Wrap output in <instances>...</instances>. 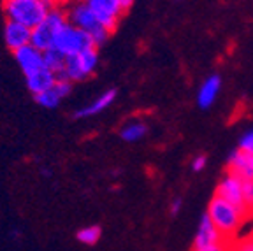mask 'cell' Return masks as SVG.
I'll return each instance as SVG.
<instances>
[{"label":"cell","instance_id":"cell-26","mask_svg":"<svg viewBox=\"0 0 253 251\" xmlns=\"http://www.w3.org/2000/svg\"><path fill=\"white\" fill-rule=\"evenodd\" d=\"M120 2H122L123 9H125V12H126V11H128V9L132 7V5H134V2H135V0H120Z\"/></svg>","mask_w":253,"mask_h":251},{"label":"cell","instance_id":"cell-21","mask_svg":"<svg viewBox=\"0 0 253 251\" xmlns=\"http://www.w3.org/2000/svg\"><path fill=\"white\" fill-rule=\"evenodd\" d=\"M245 208L248 216L253 212V179L245 181Z\"/></svg>","mask_w":253,"mask_h":251},{"label":"cell","instance_id":"cell-10","mask_svg":"<svg viewBox=\"0 0 253 251\" xmlns=\"http://www.w3.org/2000/svg\"><path fill=\"white\" fill-rule=\"evenodd\" d=\"M14 58L25 76H30L46 67L44 65V51H41L34 44H28V46H23L18 51H14Z\"/></svg>","mask_w":253,"mask_h":251},{"label":"cell","instance_id":"cell-23","mask_svg":"<svg viewBox=\"0 0 253 251\" xmlns=\"http://www.w3.org/2000/svg\"><path fill=\"white\" fill-rule=\"evenodd\" d=\"M181 206H183V200L179 199V197H176V199L170 200V204H169L170 216H178V212L181 211Z\"/></svg>","mask_w":253,"mask_h":251},{"label":"cell","instance_id":"cell-4","mask_svg":"<svg viewBox=\"0 0 253 251\" xmlns=\"http://www.w3.org/2000/svg\"><path fill=\"white\" fill-rule=\"evenodd\" d=\"M53 47H55L56 51L62 53L63 56H74L86 51L90 47H97V46H95L93 39L88 36L86 32H83L81 28L74 27V25L67 21L55 36Z\"/></svg>","mask_w":253,"mask_h":251},{"label":"cell","instance_id":"cell-17","mask_svg":"<svg viewBox=\"0 0 253 251\" xmlns=\"http://www.w3.org/2000/svg\"><path fill=\"white\" fill-rule=\"evenodd\" d=\"M146 132H148V126L142 122H132L123 126L120 135H122V139L125 142H137L146 135Z\"/></svg>","mask_w":253,"mask_h":251},{"label":"cell","instance_id":"cell-18","mask_svg":"<svg viewBox=\"0 0 253 251\" xmlns=\"http://www.w3.org/2000/svg\"><path fill=\"white\" fill-rule=\"evenodd\" d=\"M65 58H67V56H63L60 51H56L55 47H49V49L44 51V65H46V69L55 72L56 76L63 71V67H65Z\"/></svg>","mask_w":253,"mask_h":251},{"label":"cell","instance_id":"cell-2","mask_svg":"<svg viewBox=\"0 0 253 251\" xmlns=\"http://www.w3.org/2000/svg\"><path fill=\"white\" fill-rule=\"evenodd\" d=\"M206 212L210 214V218L216 225L223 239H230V237L236 236L237 230L241 228L243 221L248 218V214L243 209L236 208L234 204H230V202H227V200H223L218 195L211 197Z\"/></svg>","mask_w":253,"mask_h":251},{"label":"cell","instance_id":"cell-13","mask_svg":"<svg viewBox=\"0 0 253 251\" xmlns=\"http://www.w3.org/2000/svg\"><path fill=\"white\" fill-rule=\"evenodd\" d=\"M72 91V83L67 81V79H58L56 84L51 88V90L44 91L41 95H36V102L39 104L41 107H46V109H55V107L60 106L63 98L69 97Z\"/></svg>","mask_w":253,"mask_h":251},{"label":"cell","instance_id":"cell-14","mask_svg":"<svg viewBox=\"0 0 253 251\" xmlns=\"http://www.w3.org/2000/svg\"><path fill=\"white\" fill-rule=\"evenodd\" d=\"M25 78H27L28 91H30L34 97L44 93V91H47V90H51L56 84V81H58V76L53 71H49V69H46V67L30 76H25Z\"/></svg>","mask_w":253,"mask_h":251},{"label":"cell","instance_id":"cell-22","mask_svg":"<svg viewBox=\"0 0 253 251\" xmlns=\"http://www.w3.org/2000/svg\"><path fill=\"white\" fill-rule=\"evenodd\" d=\"M206 164H208L206 155H197V157L192 160V170H194V172H202V170L206 169Z\"/></svg>","mask_w":253,"mask_h":251},{"label":"cell","instance_id":"cell-1","mask_svg":"<svg viewBox=\"0 0 253 251\" xmlns=\"http://www.w3.org/2000/svg\"><path fill=\"white\" fill-rule=\"evenodd\" d=\"M65 4H67L65 5V14H67L69 23L86 32L88 36L93 39L97 47L107 42V39L111 37V32L100 23L99 18L91 12V9L84 4L83 0H69Z\"/></svg>","mask_w":253,"mask_h":251},{"label":"cell","instance_id":"cell-11","mask_svg":"<svg viewBox=\"0 0 253 251\" xmlns=\"http://www.w3.org/2000/svg\"><path fill=\"white\" fill-rule=\"evenodd\" d=\"M4 41L5 46L14 53L20 47L28 46L32 42V30L28 27H25V25L7 20L4 27Z\"/></svg>","mask_w":253,"mask_h":251},{"label":"cell","instance_id":"cell-5","mask_svg":"<svg viewBox=\"0 0 253 251\" xmlns=\"http://www.w3.org/2000/svg\"><path fill=\"white\" fill-rule=\"evenodd\" d=\"M99 65L97 47H90L86 51L65 58V67L58 74V79H67L71 83H81L88 79Z\"/></svg>","mask_w":253,"mask_h":251},{"label":"cell","instance_id":"cell-20","mask_svg":"<svg viewBox=\"0 0 253 251\" xmlns=\"http://www.w3.org/2000/svg\"><path fill=\"white\" fill-rule=\"evenodd\" d=\"M237 148L241 149V151H245V153L253 155V128L248 130V132H246L245 135L239 139V144H237Z\"/></svg>","mask_w":253,"mask_h":251},{"label":"cell","instance_id":"cell-25","mask_svg":"<svg viewBox=\"0 0 253 251\" xmlns=\"http://www.w3.org/2000/svg\"><path fill=\"white\" fill-rule=\"evenodd\" d=\"M201 251H230V250H229V246H227V244L220 243V244H216V246L206 248V250H201Z\"/></svg>","mask_w":253,"mask_h":251},{"label":"cell","instance_id":"cell-9","mask_svg":"<svg viewBox=\"0 0 253 251\" xmlns=\"http://www.w3.org/2000/svg\"><path fill=\"white\" fill-rule=\"evenodd\" d=\"M223 243V236L220 234V230L216 228V225L213 223V220L210 218L208 212H204L199 221V228L195 232V239L192 251H201L206 248L216 246V244Z\"/></svg>","mask_w":253,"mask_h":251},{"label":"cell","instance_id":"cell-16","mask_svg":"<svg viewBox=\"0 0 253 251\" xmlns=\"http://www.w3.org/2000/svg\"><path fill=\"white\" fill-rule=\"evenodd\" d=\"M116 95H118V91H116L115 88L104 91L102 95H99V97L95 98L93 102H90L88 106H84V107H81V109L76 111L74 118L81 120V118H91V116H97V114L102 113V111H106L111 104L115 102Z\"/></svg>","mask_w":253,"mask_h":251},{"label":"cell","instance_id":"cell-24","mask_svg":"<svg viewBox=\"0 0 253 251\" xmlns=\"http://www.w3.org/2000/svg\"><path fill=\"white\" fill-rule=\"evenodd\" d=\"M234 251H253V237H248V239L241 241L234 248Z\"/></svg>","mask_w":253,"mask_h":251},{"label":"cell","instance_id":"cell-3","mask_svg":"<svg viewBox=\"0 0 253 251\" xmlns=\"http://www.w3.org/2000/svg\"><path fill=\"white\" fill-rule=\"evenodd\" d=\"M51 5L44 0H4V14L9 21H16L30 30L41 25L47 12L51 11Z\"/></svg>","mask_w":253,"mask_h":251},{"label":"cell","instance_id":"cell-27","mask_svg":"<svg viewBox=\"0 0 253 251\" xmlns=\"http://www.w3.org/2000/svg\"><path fill=\"white\" fill-rule=\"evenodd\" d=\"M44 2H46V4H49L51 7H56V4H58L56 0H44Z\"/></svg>","mask_w":253,"mask_h":251},{"label":"cell","instance_id":"cell-12","mask_svg":"<svg viewBox=\"0 0 253 251\" xmlns=\"http://www.w3.org/2000/svg\"><path fill=\"white\" fill-rule=\"evenodd\" d=\"M227 170L241 177L243 181L253 179V155H248L241 149H232L227 157Z\"/></svg>","mask_w":253,"mask_h":251},{"label":"cell","instance_id":"cell-7","mask_svg":"<svg viewBox=\"0 0 253 251\" xmlns=\"http://www.w3.org/2000/svg\"><path fill=\"white\" fill-rule=\"evenodd\" d=\"M83 2L91 9V12L99 18V21L111 34L116 30L125 14V9L120 0H83Z\"/></svg>","mask_w":253,"mask_h":251},{"label":"cell","instance_id":"cell-8","mask_svg":"<svg viewBox=\"0 0 253 251\" xmlns=\"http://www.w3.org/2000/svg\"><path fill=\"white\" fill-rule=\"evenodd\" d=\"M214 195L221 197L223 200L234 204L236 208L243 209L246 212L245 208V181L241 177H237L236 174H232L230 170H225V174L221 176L220 183L216 185ZM248 214V212H246Z\"/></svg>","mask_w":253,"mask_h":251},{"label":"cell","instance_id":"cell-6","mask_svg":"<svg viewBox=\"0 0 253 251\" xmlns=\"http://www.w3.org/2000/svg\"><path fill=\"white\" fill-rule=\"evenodd\" d=\"M67 14L65 9H60L58 5L53 7L47 12V16L44 18V21L41 25H37L32 30V42L36 47H39L41 51H46L49 47H53V41L55 36L60 32V28L67 23Z\"/></svg>","mask_w":253,"mask_h":251},{"label":"cell","instance_id":"cell-19","mask_svg":"<svg viewBox=\"0 0 253 251\" xmlns=\"http://www.w3.org/2000/svg\"><path fill=\"white\" fill-rule=\"evenodd\" d=\"M100 236H102V230H100L99 225H88V227L78 230L76 239L79 243L86 244V246H93V244H97L100 241Z\"/></svg>","mask_w":253,"mask_h":251},{"label":"cell","instance_id":"cell-15","mask_svg":"<svg viewBox=\"0 0 253 251\" xmlns=\"http://www.w3.org/2000/svg\"><path fill=\"white\" fill-rule=\"evenodd\" d=\"M221 90V78L218 74H211L206 78L197 91V106L201 109H210L216 100L218 93Z\"/></svg>","mask_w":253,"mask_h":251},{"label":"cell","instance_id":"cell-28","mask_svg":"<svg viewBox=\"0 0 253 251\" xmlns=\"http://www.w3.org/2000/svg\"><path fill=\"white\" fill-rule=\"evenodd\" d=\"M56 2H58V4H60V2H69V0H56Z\"/></svg>","mask_w":253,"mask_h":251}]
</instances>
